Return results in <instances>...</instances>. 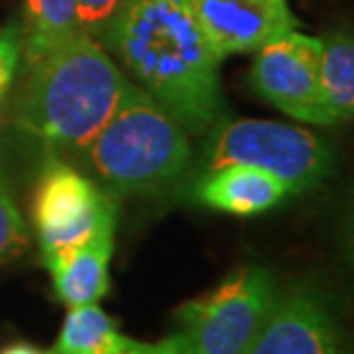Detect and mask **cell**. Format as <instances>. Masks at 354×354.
Masks as SVG:
<instances>
[{
    "label": "cell",
    "instance_id": "obj_6",
    "mask_svg": "<svg viewBox=\"0 0 354 354\" xmlns=\"http://www.w3.org/2000/svg\"><path fill=\"white\" fill-rule=\"evenodd\" d=\"M32 222L41 259H48L117 224V201L94 178L53 158L35 185Z\"/></svg>",
    "mask_w": 354,
    "mask_h": 354
},
{
    "label": "cell",
    "instance_id": "obj_13",
    "mask_svg": "<svg viewBox=\"0 0 354 354\" xmlns=\"http://www.w3.org/2000/svg\"><path fill=\"white\" fill-rule=\"evenodd\" d=\"M21 59L30 69L57 50L80 30L76 0H24Z\"/></svg>",
    "mask_w": 354,
    "mask_h": 354
},
{
    "label": "cell",
    "instance_id": "obj_12",
    "mask_svg": "<svg viewBox=\"0 0 354 354\" xmlns=\"http://www.w3.org/2000/svg\"><path fill=\"white\" fill-rule=\"evenodd\" d=\"M50 354H174L169 338L145 343L119 331L99 304L69 308Z\"/></svg>",
    "mask_w": 354,
    "mask_h": 354
},
{
    "label": "cell",
    "instance_id": "obj_3",
    "mask_svg": "<svg viewBox=\"0 0 354 354\" xmlns=\"http://www.w3.org/2000/svg\"><path fill=\"white\" fill-rule=\"evenodd\" d=\"M78 153L85 169L112 197L160 194L194 167L190 133L138 85Z\"/></svg>",
    "mask_w": 354,
    "mask_h": 354
},
{
    "label": "cell",
    "instance_id": "obj_18",
    "mask_svg": "<svg viewBox=\"0 0 354 354\" xmlns=\"http://www.w3.org/2000/svg\"><path fill=\"white\" fill-rule=\"evenodd\" d=\"M338 247H341V259L345 263L350 286L354 290V187L345 199V210L341 215V233H338Z\"/></svg>",
    "mask_w": 354,
    "mask_h": 354
},
{
    "label": "cell",
    "instance_id": "obj_10",
    "mask_svg": "<svg viewBox=\"0 0 354 354\" xmlns=\"http://www.w3.org/2000/svg\"><path fill=\"white\" fill-rule=\"evenodd\" d=\"M190 197L203 208L236 217H254L292 197L281 178L252 165H224L199 171L192 178Z\"/></svg>",
    "mask_w": 354,
    "mask_h": 354
},
{
    "label": "cell",
    "instance_id": "obj_19",
    "mask_svg": "<svg viewBox=\"0 0 354 354\" xmlns=\"http://www.w3.org/2000/svg\"><path fill=\"white\" fill-rule=\"evenodd\" d=\"M0 354H50V350H41V348H37V345L32 343H10L7 348L0 350Z\"/></svg>",
    "mask_w": 354,
    "mask_h": 354
},
{
    "label": "cell",
    "instance_id": "obj_5",
    "mask_svg": "<svg viewBox=\"0 0 354 354\" xmlns=\"http://www.w3.org/2000/svg\"><path fill=\"white\" fill-rule=\"evenodd\" d=\"M279 286L268 268L240 266L203 295L174 313L167 336L174 354H247L277 299Z\"/></svg>",
    "mask_w": 354,
    "mask_h": 354
},
{
    "label": "cell",
    "instance_id": "obj_4",
    "mask_svg": "<svg viewBox=\"0 0 354 354\" xmlns=\"http://www.w3.org/2000/svg\"><path fill=\"white\" fill-rule=\"evenodd\" d=\"M197 165L199 171L224 165H252L281 178L292 197L318 190L334 174L336 153L327 140L270 119H220L208 128Z\"/></svg>",
    "mask_w": 354,
    "mask_h": 354
},
{
    "label": "cell",
    "instance_id": "obj_2",
    "mask_svg": "<svg viewBox=\"0 0 354 354\" xmlns=\"http://www.w3.org/2000/svg\"><path fill=\"white\" fill-rule=\"evenodd\" d=\"M133 85L99 39L78 32L26 69L12 122L53 149L80 151L110 122Z\"/></svg>",
    "mask_w": 354,
    "mask_h": 354
},
{
    "label": "cell",
    "instance_id": "obj_1",
    "mask_svg": "<svg viewBox=\"0 0 354 354\" xmlns=\"http://www.w3.org/2000/svg\"><path fill=\"white\" fill-rule=\"evenodd\" d=\"M101 44L190 135H203L222 119V59L190 0H126Z\"/></svg>",
    "mask_w": 354,
    "mask_h": 354
},
{
    "label": "cell",
    "instance_id": "obj_11",
    "mask_svg": "<svg viewBox=\"0 0 354 354\" xmlns=\"http://www.w3.org/2000/svg\"><path fill=\"white\" fill-rule=\"evenodd\" d=\"M115 227L108 224L71 250L41 259L50 272L55 297L64 306L99 304L110 290V261L115 252Z\"/></svg>",
    "mask_w": 354,
    "mask_h": 354
},
{
    "label": "cell",
    "instance_id": "obj_16",
    "mask_svg": "<svg viewBox=\"0 0 354 354\" xmlns=\"http://www.w3.org/2000/svg\"><path fill=\"white\" fill-rule=\"evenodd\" d=\"M126 0H76L80 30L94 39L103 41L105 32L110 30L112 21L117 19L119 10Z\"/></svg>",
    "mask_w": 354,
    "mask_h": 354
},
{
    "label": "cell",
    "instance_id": "obj_9",
    "mask_svg": "<svg viewBox=\"0 0 354 354\" xmlns=\"http://www.w3.org/2000/svg\"><path fill=\"white\" fill-rule=\"evenodd\" d=\"M215 55L256 53L274 37L297 28L288 0H190Z\"/></svg>",
    "mask_w": 354,
    "mask_h": 354
},
{
    "label": "cell",
    "instance_id": "obj_15",
    "mask_svg": "<svg viewBox=\"0 0 354 354\" xmlns=\"http://www.w3.org/2000/svg\"><path fill=\"white\" fill-rule=\"evenodd\" d=\"M30 250V231L14 201L10 180L0 169V268L19 261Z\"/></svg>",
    "mask_w": 354,
    "mask_h": 354
},
{
    "label": "cell",
    "instance_id": "obj_17",
    "mask_svg": "<svg viewBox=\"0 0 354 354\" xmlns=\"http://www.w3.org/2000/svg\"><path fill=\"white\" fill-rule=\"evenodd\" d=\"M21 64V30L19 26H0V103L10 92L12 80Z\"/></svg>",
    "mask_w": 354,
    "mask_h": 354
},
{
    "label": "cell",
    "instance_id": "obj_14",
    "mask_svg": "<svg viewBox=\"0 0 354 354\" xmlns=\"http://www.w3.org/2000/svg\"><path fill=\"white\" fill-rule=\"evenodd\" d=\"M320 92L331 126L354 122V30L320 37Z\"/></svg>",
    "mask_w": 354,
    "mask_h": 354
},
{
    "label": "cell",
    "instance_id": "obj_8",
    "mask_svg": "<svg viewBox=\"0 0 354 354\" xmlns=\"http://www.w3.org/2000/svg\"><path fill=\"white\" fill-rule=\"evenodd\" d=\"M254 92L295 122L331 126L320 92V37L295 30L256 50L250 69Z\"/></svg>",
    "mask_w": 354,
    "mask_h": 354
},
{
    "label": "cell",
    "instance_id": "obj_7",
    "mask_svg": "<svg viewBox=\"0 0 354 354\" xmlns=\"http://www.w3.org/2000/svg\"><path fill=\"white\" fill-rule=\"evenodd\" d=\"M247 354H354V331L322 286L295 281L277 292Z\"/></svg>",
    "mask_w": 354,
    "mask_h": 354
}]
</instances>
